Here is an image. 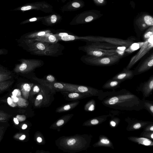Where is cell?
Returning <instances> with one entry per match:
<instances>
[{"label":"cell","mask_w":153,"mask_h":153,"mask_svg":"<svg viewBox=\"0 0 153 153\" xmlns=\"http://www.w3.org/2000/svg\"><path fill=\"white\" fill-rule=\"evenodd\" d=\"M33 83H25L22 86V90L25 94H28L31 90V87L33 86Z\"/></svg>","instance_id":"cell-17"},{"label":"cell","mask_w":153,"mask_h":153,"mask_svg":"<svg viewBox=\"0 0 153 153\" xmlns=\"http://www.w3.org/2000/svg\"><path fill=\"white\" fill-rule=\"evenodd\" d=\"M26 44L29 50L36 55L51 56L59 51V46L56 43L35 41Z\"/></svg>","instance_id":"cell-1"},{"label":"cell","mask_w":153,"mask_h":153,"mask_svg":"<svg viewBox=\"0 0 153 153\" xmlns=\"http://www.w3.org/2000/svg\"><path fill=\"white\" fill-rule=\"evenodd\" d=\"M7 101L9 105H11L13 103L11 98L10 97L8 98Z\"/></svg>","instance_id":"cell-42"},{"label":"cell","mask_w":153,"mask_h":153,"mask_svg":"<svg viewBox=\"0 0 153 153\" xmlns=\"http://www.w3.org/2000/svg\"><path fill=\"white\" fill-rule=\"evenodd\" d=\"M134 76V70H130L125 68L122 72L115 75L112 79L123 81L132 79Z\"/></svg>","instance_id":"cell-11"},{"label":"cell","mask_w":153,"mask_h":153,"mask_svg":"<svg viewBox=\"0 0 153 153\" xmlns=\"http://www.w3.org/2000/svg\"><path fill=\"white\" fill-rule=\"evenodd\" d=\"M150 130L152 131H153V126H152L150 128Z\"/></svg>","instance_id":"cell-51"},{"label":"cell","mask_w":153,"mask_h":153,"mask_svg":"<svg viewBox=\"0 0 153 153\" xmlns=\"http://www.w3.org/2000/svg\"><path fill=\"white\" fill-rule=\"evenodd\" d=\"M14 120L15 123L17 124H18L19 122L17 118H14Z\"/></svg>","instance_id":"cell-44"},{"label":"cell","mask_w":153,"mask_h":153,"mask_svg":"<svg viewBox=\"0 0 153 153\" xmlns=\"http://www.w3.org/2000/svg\"><path fill=\"white\" fill-rule=\"evenodd\" d=\"M31 9V6H28L22 7L21 10L23 11L29 10Z\"/></svg>","instance_id":"cell-31"},{"label":"cell","mask_w":153,"mask_h":153,"mask_svg":"<svg viewBox=\"0 0 153 153\" xmlns=\"http://www.w3.org/2000/svg\"><path fill=\"white\" fill-rule=\"evenodd\" d=\"M91 44L86 46L87 47L97 49H101L104 50H112L120 49L124 50L126 47H119L111 44L93 42Z\"/></svg>","instance_id":"cell-9"},{"label":"cell","mask_w":153,"mask_h":153,"mask_svg":"<svg viewBox=\"0 0 153 153\" xmlns=\"http://www.w3.org/2000/svg\"><path fill=\"white\" fill-rule=\"evenodd\" d=\"M51 32V31L49 30L36 32L27 35L25 38L27 39H35L50 33Z\"/></svg>","instance_id":"cell-13"},{"label":"cell","mask_w":153,"mask_h":153,"mask_svg":"<svg viewBox=\"0 0 153 153\" xmlns=\"http://www.w3.org/2000/svg\"><path fill=\"white\" fill-rule=\"evenodd\" d=\"M123 81L116 80L111 79L108 81L104 85L106 88H113L117 87Z\"/></svg>","instance_id":"cell-15"},{"label":"cell","mask_w":153,"mask_h":153,"mask_svg":"<svg viewBox=\"0 0 153 153\" xmlns=\"http://www.w3.org/2000/svg\"><path fill=\"white\" fill-rule=\"evenodd\" d=\"M153 35H152L148 39L145 41L144 45L141 47L139 52L131 60L126 68V69L130 70L140 58L153 48Z\"/></svg>","instance_id":"cell-5"},{"label":"cell","mask_w":153,"mask_h":153,"mask_svg":"<svg viewBox=\"0 0 153 153\" xmlns=\"http://www.w3.org/2000/svg\"><path fill=\"white\" fill-rule=\"evenodd\" d=\"M118 98L116 97H113L108 101V104L110 105L116 104L118 102Z\"/></svg>","instance_id":"cell-21"},{"label":"cell","mask_w":153,"mask_h":153,"mask_svg":"<svg viewBox=\"0 0 153 153\" xmlns=\"http://www.w3.org/2000/svg\"><path fill=\"white\" fill-rule=\"evenodd\" d=\"M46 79L47 81L51 83H54L56 81L55 78L53 76L51 75H48Z\"/></svg>","instance_id":"cell-22"},{"label":"cell","mask_w":153,"mask_h":153,"mask_svg":"<svg viewBox=\"0 0 153 153\" xmlns=\"http://www.w3.org/2000/svg\"><path fill=\"white\" fill-rule=\"evenodd\" d=\"M111 124L112 126L114 127L115 126L116 124L114 122L112 121L111 122Z\"/></svg>","instance_id":"cell-47"},{"label":"cell","mask_w":153,"mask_h":153,"mask_svg":"<svg viewBox=\"0 0 153 153\" xmlns=\"http://www.w3.org/2000/svg\"><path fill=\"white\" fill-rule=\"evenodd\" d=\"M80 94L76 92H73L69 94L68 95L69 97L71 98H77L79 97Z\"/></svg>","instance_id":"cell-24"},{"label":"cell","mask_w":153,"mask_h":153,"mask_svg":"<svg viewBox=\"0 0 153 153\" xmlns=\"http://www.w3.org/2000/svg\"><path fill=\"white\" fill-rule=\"evenodd\" d=\"M71 108V106L69 105H65L63 107L64 110L65 111H68L70 110Z\"/></svg>","instance_id":"cell-36"},{"label":"cell","mask_w":153,"mask_h":153,"mask_svg":"<svg viewBox=\"0 0 153 153\" xmlns=\"http://www.w3.org/2000/svg\"><path fill=\"white\" fill-rule=\"evenodd\" d=\"M12 97L13 98V100L14 102H17L18 101L19 99L17 97H16V96L13 95L12 96Z\"/></svg>","instance_id":"cell-37"},{"label":"cell","mask_w":153,"mask_h":153,"mask_svg":"<svg viewBox=\"0 0 153 153\" xmlns=\"http://www.w3.org/2000/svg\"><path fill=\"white\" fill-rule=\"evenodd\" d=\"M26 137V136L25 135H23L21 136L19 138V139L21 140H24Z\"/></svg>","instance_id":"cell-45"},{"label":"cell","mask_w":153,"mask_h":153,"mask_svg":"<svg viewBox=\"0 0 153 153\" xmlns=\"http://www.w3.org/2000/svg\"><path fill=\"white\" fill-rule=\"evenodd\" d=\"M95 109V106L94 105H91L89 108V111H93Z\"/></svg>","instance_id":"cell-41"},{"label":"cell","mask_w":153,"mask_h":153,"mask_svg":"<svg viewBox=\"0 0 153 153\" xmlns=\"http://www.w3.org/2000/svg\"><path fill=\"white\" fill-rule=\"evenodd\" d=\"M83 50L86 52L87 56L93 57L107 56L117 54L115 52L104 51L96 49L89 48L86 46L83 47Z\"/></svg>","instance_id":"cell-8"},{"label":"cell","mask_w":153,"mask_h":153,"mask_svg":"<svg viewBox=\"0 0 153 153\" xmlns=\"http://www.w3.org/2000/svg\"><path fill=\"white\" fill-rule=\"evenodd\" d=\"M153 89V75L149 78V80L146 82L144 86V89L145 92L151 91Z\"/></svg>","instance_id":"cell-14"},{"label":"cell","mask_w":153,"mask_h":153,"mask_svg":"<svg viewBox=\"0 0 153 153\" xmlns=\"http://www.w3.org/2000/svg\"><path fill=\"white\" fill-rule=\"evenodd\" d=\"M40 90V87L38 85H36L34 86L33 90V91L35 93H38Z\"/></svg>","instance_id":"cell-29"},{"label":"cell","mask_w":153,"mask_h":153,"mask_svg":"<svg viewBox=\"0 0 153 153\" xmlns=\"http://www.w3.org/2000/svg\"><path fill=\"white\" fill-rule=\"evenodd\" d=\"M122 57L118 54L114 55L101 57L86 56L83 61L86 64L97 67H108L118 63Z\"/></svg>","instance_id":"cell-2"},{"label":"cell","mask_w":153,"mask_h":153,"mask_svg":"<svg viewBox=\"0 0 153 153\" xmlns=\"http://www.w3.org/2000/svg\"><path fill=\"white\" fill-rule=\"evenodd\" d=\"M101 142L102 144H108L110 143V141L108 139H102L101 140Z\"/></svg>","instance_id":"cell-32"},{"label":"cell","mask_w":153,"mask_h":153,"mask_svg":"<svg viewBox=\"0 0 153 153\" xmlns=\"http://www.w3.org/2000/svg\"><path fill=\"white\" fill-rule=\"evenodd\" d=\"M91 123L92 124L96 125L98 123H99V122H98L97 120L93 119L92 120Z\"/></svg>","instance_id":"cell-35"},{"label":"cell","mask_w":153,"mask_h":153,"mask_svg":"<svg viewBox=\"0 0 153 153\" xmlns=\"http://www.w3.org/2000/svg\"><path fill=\"white\" fill-rule=\"evenodd\" d=\"M76 92L86 93L92 92V89L86 86L75 85Z\"/></svg>","instance_id":"cell-16"},{"label":"cell","mask_w":153,"mask_h":153,"mask_svg":"<svg viewBox=\"0 0 153 153\" xmlns=\"http://www.w3.org/2000/svg\"><path fill=\"white\" fill-rule=\"evenodd\" d=\"M4 53V51L2 49H0V55H2Z\"/></svg>","instance_id":"cell-49"},{"label":"cell","mask_w":153,"mask_h":153,"mask_svg":"<svg viewBox=\"0 0 153 153\" xmlns=\"http://www.w3.org/2000/svg\"><path fill=\"white\" fill-rule=\"evenodd\" d=\"M17 118L20 122L25 121L26 119V117L24 115H17Z\"/></svg>","instance_id":"cell-27"},{"label":"cell","mask_w":153,"mask_h":153,"mask_svg":"<svg viewBox=\"0 0 153 153\" xmlns=\"http://www.w3.org/2000/svg\"><path fill=\"white\" fill-rule=\"evenodd\" d=\"M12 78L9 74L0 72V82H3Z\"/></svg>","instance_id":"cell-19"},{"label":"cell","mask_w":153,"mask_h":153,"mask_svg":"<svg viewBox=\"0 0 153 153\" xmlns=\"http://www.w3.org/2000/svg\"><path fill=\"white\" fill-rule=\"evenodd\" d=\"M95 3L97 5H103L105 3V0H93Z\"/></svg>","instance_id":"cell-28"},{"label":"cell","mask_w":153,"mask_h":153,"mask_svg":"<svg viewBox=\"0 0 153 153\" xmlns=\"http://www.w3.org/2000/svg\"><path fill=\"white\" fill-rule=\"evenodd\" d=\"M138 141L139 143L145 146H149L152 145V143L151 141L145 138H138Z\"/></svg>","instance_id":"cell-20"},{"label":"cell","mask_w":153,"mask_h":153,"mask_svg":"<svg viewBox=\"0 0 153 153\" xmlns=\"http://www.w3.org/2000/svg\"><path fill=\"white\" fill-rule=\"evenodd\" d=\"M141 127V125L140 123H137L134 126V129H137L140 128Z\"/></svg>","instance_id":"cell-38"},{"label":"cell","mask_w":153,"mask_h":153,"mask_svg":"<svg viewBox=\"0 0 153 153\" xmlns=\"http://www.w3.org/2000/svg\"><path fill=\"white\" fill-rule=\"evenodd\" d=\"M68 35L67 33H61L54 35L58 39L59 38L65 36H67Z\"/></svg>","instance_id":"cell-26"},{"label":"cell","mask_w":153,"mask_h":153,"mask_svg":"<svg viewBox=\"0 0 153 153\" xmlns=\"http://www.w3.org/2000/svg\"><path fill=\"white\" fill-rule=\"evenodd\" d=\"M153 35V27H150L146 31L143 37V40L145 41Z\"/></svg>","instance_id":"cell-18"},{"label":"cell","mask_w":153,"mask_h":153,"mask_svg":"<svg viewBox=\"0 0 153 153\" xmlns=\"http://www.w3.org/2000/svg\"><path fill=\"white\" fill-rule=\"evenodd\" d=\"M64 123V121L63 120H60L57 122V125L58 126H60L62 125Z\"/></svg>","instance_id":"cell-34"},{"label":"cell","mask_w":153,"mask_h":153,"mask_svg":"<svg viewBox=\"0 0 153 153\" xmlns=\"http://www.w3.org/2000/svg\"><path fill=\"white\" fill-rule=\"evenodd\" d=\"M89 42L108 43L126 48H128L134 42L132 39L123 40L115 38L96 36H89Z\"/></svg>","instance_id":"cell-3"},{"label":"cell","mask_w":153,"mask_h":153,"mask_svg":"<svg viewBox=\"0 0 153 153\" xmlns=\"http://www.w3.org/2000/svg\"><path fill=\"white\" fill-rule=\"evenodd\" d=\"M151 137L152 139H153V134H152Z\"/></svg>","instance_id":"cell-52"},{"label":"cell","mask_w":153,"mask_h":153,"mask_svg":"<svg viewBox=\"0 0 153 153\" xmlns=\"http://www.w3.org/2000/svg\"><path fill=\"white\" fill-rule=\"evenodd\" d=\"M144 42L134 43L127 49L124 50L125 53L130 54L139 49L143 46Z\"/></svg>","instance_id":"cell-12"},{"label":"cell","mask_w":153,"mask_h":153,"mask_svg":"<svg viewBox=\"0 0 153 153\" xmlns=\"http://www.w3.org/2000/svg\"><path fill=\"white\" fill-rule=\"evenodd\" d=\"M153 66V53L146 58L134 70L135 75L144 73L151 69Z\"/></svg>","instance_id":"cell-6"},{"label":"cell","mask_w":153,"mask_h":153,"mask_svg":"<svg viewBox=\"0 0 153 153\" xmlns=\"http://www.w3.org/2000/svg\"><path fill=\"white\" fill-rule=\"evenodd\" d=\"M58 18L57 16L54 15L51 16L50 17V23L52 24H55L56 23Z\"/></svg>","instance_id":"cell-23"},{"label":"cell","mask_w":153,"mask_h":153,"mask_svg":"<svg viewBox=\"0 0 153 153\" xmlns=\"http://www.w3.org/2000/svg\"><path fill=\"white\" fill-rule=\"evenodd\" d=\"M27 127V126L26 124H24L23 125L22 127V129H26Z\"/></svg>","instance_id":"cell-48"},{"label":"cell","mask_w":153,"mask_h":153,"mask_svg":"<svg viewBox=\"0 0 153 153\" xmlns=\"http://www.w3.org/2000/svg\"><path fill=\"white\" fill-rule=\"evenodd\" d=\"M58 40L54 35L50 33L37 38L26 39L25 40V42L27 43L35 41H41L51 43H56Z\"/></svg>","instance_id":"cell-10"},{"label":"cell","mask_w":153,"mask_h":153,"mask_svg":"<svg viewBox=\"0 0 153 153\" xmlns=\"http://www.w3.org/2000/svg\"><path fill=\"white\" fill-rule=\"evenodd\" d=\"M76 143V140L75 139L72 138L70 139L67 141V145L69 146H72L75 145Z\"/></svg>","instance_id":"cell-25"},{"label":"cell","mask_w":153,"mask_h":153,"mask_svg":"<svg viewBox=\"0 0 153 153\" xmlns=\"http://www.w3.org/2000/svg\"><path fill=\"white\" fill-rule=\"evenodd\" d=\"M139 29L143 31L148 27L153 26V18L149 15H145L139 18L136 22Z\"/></svg>","instance_id":"cell-7"},{"label":"cell","mask_w":153,"mask_h":153,"mask_svg":"<svg viewBox=\"0 0 153 153\" xmlns=\"http://www.w3.org/2000/svg\"><path fill=\"white\" fill-rule=\"evenodd\" d=\"M94 19V17L92 16H90L86 17L85 20L86 22L88 23L92 21Z\"/></svg>","instance_id":"cell-30"},{"label":"cell","mask_w":153,"mask_h":153,"mask_svg":"<svg viewBox=\"0 0 153 153\" xmlns=\"http://www.w3.org/2000/svg\"><path fill=\"white\" fill-rule=\"evenodd\" d=\"M37 140L39 143H41L42 141V138L40 137H38L37 138Z\"/></svg>","instance_id":"cell-46"},{"label":"cell","mask_w":153,"mask_h":153,"mask_svg":"<svg viewBox=\"0 0 153 153\" xmlns=\"http://www.w3.org/2000/svg\"><path fill=\"white\" fill-rule=\"evenodd\" d=\"M38 20V18H33L30 19L29 20L30 22L36 21Z\"/></svg>","instance_id":"cell-43"},{"label":"cell","mask_w":153,"mask_h":153,"mask_svg":"<svg viewBox=\"0 0 153 153\" xmlns=\"http://www.w3.org/2000/svg\"><path fill=\"white\" fill-rule=\"evenodd\" d=\"M43 99V96L41 95H39L36 98V100L39 101L42 100Z\"/></svg>","instance_id":"cell-39"},{"label":"cell","mask_w":153,"mask_h":153,"mask_svg":"<svg viewBox=\"0 0 153 153\" xmlns=\"http://www.w3.org/2000/svg\"><path fill=\"white\" fill-rule=\"evenodd\" d=\"M150 110L152 113H153V106H151L150 107Z\"/></svg>","instance_id":"cell-50"},{"label":"cell","mask_w":153,"mask_h":153,"mask_svg":"<svg viewBox=\"0 0 153 153\" xmlns=\"http://www.w3.org/2000/svg\"><path fill=\"white\" fill-rule=\"evenodd\" d=\"M19 90L17 89H16L14 90V91L12 93L13 95L16 96L17 95L19 92Z\"/></svg>","instance_id":"cell-40"},{"label":"cell","mask_w":153,"mask_h":153,"mask_svg":"<svg viewBox=\"0 0 153 153\" xmlns=\"http://www.w3.org/2000/svg\"><path fill=\"white\" fill-rule=\"evenodd\" d=\"M72 6L75 8H79L81 6L80 4L77 2H74L72 3Z\"/></svg>","instance_id":"cell-33"},{"label":"cell","mask_w":153,"mask_h":153,"mask_svg":"<svg viewBox=\"0 0 153 153\" xmlns=\"http://www.w3.org/2000/svg\"><path fill=\"white\" fill-rule=\"evenodd\" d=\"M21 63L17 65L15 68L14 72L17 73H26L33 71L41 65L40 61L35 59L20 60Z\"/></svg>","instance_id":"cell-4"}]
</instances>
